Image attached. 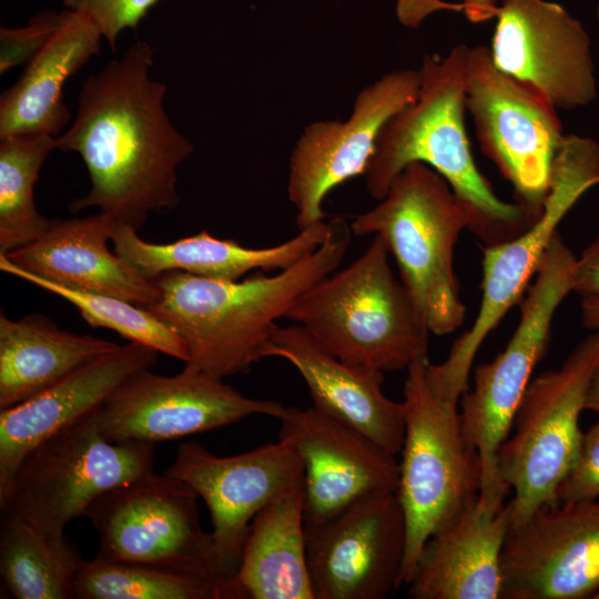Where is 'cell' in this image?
Wrapping results in <instances>:
<instances>
[{
	"instance_id": "obj_2",
	"label": "cell",
	"mask_w": 599,
	"mask_h": 599,
	"mask_svg": "<svg viewBox=\"0 0 599 599\" xmlns=\"http://www.w3.org/2000/svg\"><path fill=\"white\" fill-rule=\"evenodd\" d=\"M352 230L343 219L329 221L325 241L312 253L274 275L263 271L242 281H221L182 271L153 280L159 300L146 306L185 343V367L224 378L250 372L276 321L312 285L343 261Z\"/></svg>"
},
{
	"instance_id": "obj_20",
	"label": "cell",
	"mask_w": 599,
	"mask_h": 599,
	"mask_svg": "<svg viewBox=\"0 0 599 599\" xmlns=\"http://www.w3.org/2000/svg\"><path fill=\"white\" fill-rule=\"evenodd\" d=\"M261 355L292 364L306 383L317 410L358 430L390 454H400L404 405L384 394L385 373L336 357L298 324L276 325Z\"/></svg>"
},
{
	"instance_id": "obj_19",
	"label": "cell",
	"mask_w": 599,
	"mask_h": 599,
	"mask_svg": "<svg viewBox=\"0 0 599 599\" xmlns=\"http://www.w3.org/2000/svg\"><path fill=\"white\" fill-rule=\"evenodd\" d=\"M278 438L304 467L305 526L317 525L374 495L396 493L399 461L358 430L317 410L284 407Z\"/></svg>"
},
{
	"instance_id": "obj_3",
	"label": "cell",
	"mask_w": 599,
	"mask_h": 599,
	"mask_svg": "<svg viewBox=\"0 0 599 599\" xmlns=\"http://www.w3.org/2000/svg\"><path fill=\"white\" fill-rule=\"evenodd\" d=\"M468 53L458 44L444 58H423L418 97L383 125L364 175L369 195L379 201L408 164H427L451 186L468 230L490 246L516 237L536 219L498 197L475 163L465 128Z\"/></svg>"
},
{
	"instance_id": "obj_35",
	"label": "cell",
	"mask_w": 599,
	"mask_h": 599,
	"mask_svg": "<svg viewBox=\"0 0 599 599\" xmlns=\"http://www.w3.org/2000/svg\"><path fill=\"white\" fill-rule=\"evenodd\" d=\"M572 292L580 296L599 297V233L577 256Z\"/></svg>"
},
{
	"instance_id": "obj_22",
	"label": "cell",
	"mask_w": 599,
	"mask_h": 599,
	"mask_svg": "<svg viewBox=\"0 0 599 599\" xmlns=\"http://www.w3.org/2000/svg\"><path fill=\"white\" fill-rule=\"evenodd\" d=\"M116 223L103 212L54 219L38 240L1 255L23 271L59 285L150 306L160 297L156 284L108 248Z\"/></svg>"
},
{
	"instance_id": "obj_24",
	"label": "cell",
	"mask_w": 599,
	"mask_h": 599,
	"mask_svg": "<svg viewBox=\"0 0 599 599\" xmlns=\"http://www.w3.org/2000/svg\"><path fill=\"white\" fill-rule=\"evenodd\" d=\"M136 230L116 223L111 241L114 253L140 275L153 281L167 271L196 276L238 281L250 272L282 271L316 250L329 232V222L321 221L275 246L253 248L234 240H221L206 231L172 243L156 244L141 240Z\"/></svg>"
},
{
	"instance_id": "obj_29",
	"label": "cell",
	"mask_w": 599,
	"mask_h": 599,
	"mask_svg": "<svg viewBox=\"0 0 599 599\" xmlns=\"http://www.w3.org/2000/svg\"><path fill=\"white\" fill-rule=\"evenodd\" d=\"M78 599H241L235 578L112 562L95 557L78 571Z\"/></svg>"
},
{
	"instance_id": "obj_9",
	"label": "cell",
	"mask_w": 599,
	"mask_h": 599,
	"mask_svg": "<svg viewBox=\"0 0 599 599\" xmlns=\"http://www.w3.org/2000/svg\"><path fill=\"white\" fill-rule=\"evenodd\" d=\"M599 358V331L579 342L559 368L531 378L497 450L501 480L514 490L510 528L521 526L544 505L573 466L583 433L579 416ZM509 432V433H510Z\"/></svg>"
},
{
	"instance_id": "obj_26",
	"label": "cell",
	"mask_w": 599,
	"mask_h": 599,
	"mask_svg": "<svg viewBox=\"0 0 599 599\" xmlns=\"http://www.w3.org/2000/svg\"><path fill=\"white\" fill-rule=\"evenodd\" d=\"M120 347L114 342L59 328L29 314L0 316V409L20 404L78 368Z\"/></svg>"
},
{
	"instance_id": "obj_23",
	"label": "cell",
	"mask_w": 599,
	"mask_h": 599,
	"mask_svg": "<svg viewBox=\"0 0 599 599\" xmlns=\"http://www.w3.org/2000/svg\"><path fill=\"white\" fill-rule=\"evenodd\" d=\"M510 525L509 501L488 509L477 500L428 538L407 585L409 597L500 598V556Z\"/></svg>"
},
{
	"instance_id": "obj_5",
	"label": "cell",
	"mask_w": 599,
	"mask_h": 599,
	"mask_svg": "<svg viewBox=\"0 0 599 599\" xmlns=\"http://www.w3.org/2000/svg\"><path fill=\"white\" fill-rule=\"evenodd\" d=\"M465 229L467 214L451 186L423 162L402 170L379 203L351 226L355 235L384 238L424 324L437 336L465 321L454 268V250Z\"/></svg>"
},
{
	"instance_id": "obj_31",
	"label": "cell",
	"mask_w": 599,
	"mask_h": 599,
	"mask_svg": "<svg viewBox=\"0 0 599 599\" xmlns=\"http://www.w3.org/2000/svg\"><path fill=\"white\" fill-rule=\"evenodd\" d=\"M0 270L64 298L92 327L112 329L129 342L150 346L184 363L189 359L184 341L144 306L112 295L59 285L23 271L4 255H0Z\"/></svg>"
},
{
	"instance_id": "obj_39",
	"label": "cell",
	"mask_w": 599,
	"mask_h": 599,
	"mask_svg": "<svg viewBox=\"0 0 599 599\" xmlns=\"http://www.w3.org/2000/svg\"><path fill=\"white\" fill-rule=\"evenodd\" d=\"M591 598L599 599V591H597Z\"/></svg>"
},
{
	"instance_id": "obj_37",
	"label": "cell",
	"mask_w": 599,
	"mask_h": 599,
	"mask_svg": "<svg viewBox=\"0 0 599 599\" xmlns=\"http://www.w3.org/2000/svg\"><path fill=\"white\" fill-rule=\"evenodd\" d=\"M581 324L592 332L599 331V297L581 296Z\"/></svg>"
},
{
	"instance_id": "obj_13",
	"label": "cell",
	"mask_w": 599,
	"mask_h": 599,
	"mask_svg": "<svg viewBox=\"0 0 599 599\" xmlns=\"http://www.w3.org/2000/svg\"><path fill=\"white\" fill-rule=\"evenodd\" d=\"M284 405L242 395L223 378L185 367L174 376L143 368L129 375L98 408L111 441L155 444L209 432L251 415L280 418Z\"/></svg>"
},
{
	"instance_id": "obj_8",
	"label": "cell",
	"mask_w": 599,
	"mask_h": 599,
	"mask_svg": "<svg viewBox=\"0 0 599 599\" xmlns=\"http://www.w3.org/2000/svg\"><path fill=\"white\" fill-rule=\"evenodd\" d=\"M599 185V143L566 135L557 154L550 190L541 214L516 237L481 246V303L471 327L451 345L439 364H426V379L441 400L458 405L468 388L475 356L509 309L519 305L529 282L558 233L557 227L578 200Z\"/></svg>"
},
{
	"instance_id": "obj_10",
	"label": "cell",
	"mask_w": 599,
	"mask_h": 599,
	"mask_svg": "<svg viewBox=\"0 0 599 599\" xmlns=\"http://www.w3.org/2000/svg\"><path fill=\"white\" fill-rule=\"evenodd\" d=\"M153 444L109 440L97 408L28 455L1 514L62 534L100 496L153 471Z\"/></svg>"
},
{
	"instance_id": "obj_16",
	"label": "cell",
	"mask_w": 599,
	"mask_h": 599,
	"mask_svg": "<svg viewBox=\"0 0 599 599\" xmlns=\"http://www.w3.org/2000/svg\"><path fill=\"white\" fill-rule=\"evenodd\" d=\"M419 87V70L392 71L357 94L345 121H317L304 129L290 158L287 182L298 230L324 221L322 203L334 187L365 174L380 129L417 99Z\"/></svg>"
},
{
	"instance_id": "obj_27",
	"label": "cell",
	"mask_w": 599,
	"mask_h": 599,
	"mask_svg": "<svg viewBox=\"0 0 599 599\" xmlns=\"http://www.w3.org/2000/svg\"><path fill=\"white\" fill-rule=\"evenodd\" d=\"M235 581L241 599H314L306 561L304 485L255 515Z\"/></svg>"
},
{
	"instance_id": "obj_6",
	"label": "cell",
	"mask_w": 599,
	"mask_h": 599,
	"mask_svg": "<svg viewBox=\"0 0 599 599\" xmlns=\"http://www.w3.org/2000/svg\"><path fill=\"white\" fill-rule=\"evenodd\" d=\"M576 262L577 256L556 234L519 304L511 338L494 359L476 367L473 387L459 399L464 437L480 460L481 507L497 509L505 504L509 488L498 471L497 450L509 435L535 367L547 353L555 313L572 292Z\"/></svg>"
},
{
	"instance_id": "obj_21",
	"label": "cell",
	"mask_w": 599,
	"mask_h": 599,
	"mask_svg": "<svg viewBox=\"0 0 599 599\" xmlns=\"http://www.w3.org/2000/svg\"><path fill=\"white\" fill-rule=\"evenodd\" d=\"M158 351L134 342L72 372L35 396L0 409V504L28 455L99 408L129 375L152 367Z\"/></svg>"
},
{
	"instance_id": "obj_1",
	"label": "cell",
	"mask_w": 599,
	"mask_h": 599,
	"mask_svg": "<svg viewBox=\"0 0 599 599\" xmlns=\"http://www.w3.org/2000/svg\"><path fill=\"white\" fill-rule=\"evenodd\" d=\"M152 64V48L138 40L83 82L75 119L57 138V149L81 155L91 180L71 212L95 206L138 231L150 212L179 203L176 170L194 148L171 123Z\"/></svg>"
},
{
	"instance_id": "obj_14",
	"label": "cell",
	"mask_w": 599,
	"mask_h": 599,
	"mask_svg": "<svg viewBox=\"0 0 599 599\" xmlns=\"http://www.w3.org/2000/svg\"><path fill=\"white\" fill-rule=\"evenodd\" d=\"M165 474L186 483L206 505L219 571L235 578L255 515L304 485L303 461L284 438L234 456H217L197 441L179 446Z\"/></svg>"
},
{
	"instance_id": "obj_30",
	"label": "cell",
	"mask_w": 599,
	"mask_h": 599,
	"mask_svg": "<svg viewBox=\"0 0 599 599\" xmlns=\"http://www.w3.org/2000/svg\"><path fill=\"white\" fill-rule=\"evenodd\" d=\"M57 138L14 134L0 138V255L38 240L50 221L34 204L33 187Z\"/></svg>"
},
{
	"instance_id": "obj_38",
	"label": "cell",
	"mask_w": 599,
	"mask_h": 599,
	"mask_svg": "<svg viewBox=\"0 0 599 599\" xmlns=\"http://www.w3.org/2000/svg\"><path fill=\"white\" fill-rule=\"evenodd\" d=\"M583 408L595 412L599 417V358L589 379Z\"/></svg>"
},
{
	"instance_id": "obj_11",
	"label": "cell",
	"mask_w": 599,
	"mask_h": 599,
	"mask_svg": "<svg viewBox=\"0 0 599 599\" xmlns=\"http://www.w3.org/2000/svg\"><path fill=\"white\" fill-rule=\"evenodd\" d=\"M466 111L483 152L511 184L516 203L537 219L566 138L557 108L498 69L488 48L476 45L468 53Z\"/></svg>"
},
{
	"instance_id": "obj_4",
	"label": "cell",
	"mask_w": 599,
	"mask_h": 599,
	"mask_svg": "<svg viewBox=\"0 0 599 599\" xmlns=\"http://www.w3.org/2000/svg\"><path fill=\"white\" fill-rule=\"evenodd\" d=\"M384 238L374 235L347 267L328 274L286 312L336 357L383 373L427 357L429 331L389 265Z\"/></svg>"
},
{
	"instance_id": "obj_36",
	"label": "cell",
	"mask_w": 599,
	"mask_h": 599,
	"mask_svg": "<svg viewBox=\"0 0 599 599\" xmlns=\"http://www.w3.org/2000/svg\"><path fill=\"white\" fill-rule=\"evenodd\" d=\"M460 9L471 22H483L496 17L497 0H461Z\"/></svg>"
},
{
	"instance_id": "obj_28",
	"label": "cell",
	"mask_w": 599,
	"mask_h": 599,
	"mask_svg": "<svg viewBox=\"0 0 599 599\" xmlns=\"http://www.w3.org/2000/svg\"><path fill=\"white\" fill-rule=\"evenodd\" d=\"M82 559L64 532H51L1 514L2 587L17 599L74 598Z\"/></svg>"
},
{
	"instance_id": "obj_33",
	"label": "cell",
	"mask_w": 599,
	"mask_h": 599,
	"mask_svg": "<svg viewBox=\"0 0 599 599\" xmlns=\"http://www.w3.org/2000/svg\"><path fill=\"white\" fill-rule=\"evenodd\" d=\"M62 21V11H42L21 28H0V73L28 63L51 39Z\"/></svg>"
},
{
	"instance_id": "obj_40",
	"label": "cell",
	"mask_w": 599,
	"mask_h": 599,
	"mask_svg": "<svg viewBox=\"0 0 599 599\" xmlns=\"http://www.w3.org/2000/svg\"><path fill=\"white\" fill-rule=\"evenodd\" d=\"M597 14H598V18H599V2H598Z\"/></svg>"
},
{
	"instance_id": "obj_32",
	"label": "cell",
	"mask_w": 599,
	"mask_h": 599,
	"mask_svg": "<svg viewBox=\"0 0 599 599\" xmlns=\"http://www.w3.org/2000/svg\"><path fill=\"white\" fill-rule=\"evenodd\" d=\"M159 0H62L67 9L88 17L115 51L119 35L135 30Z\"/></svg>"
},
{
	"instance_id": "obj_12",
	"label": "cell",
	"mask_w": 599,
	"mask_h": 599,
	"mask_svg": "<svg viewBox=\"0 0 599 599\" xmlns=\"http://www.w3.org/2000/svg\"><path fill=\"white\" fill-rule=\"evenodd\" d=\"M199 498L183 480L154 471L105 493L85 514L99 537L97 557L176 572L222 575L212 535L201 526Z\"/></svg>"
},
{
	"instance_id": "obj_17",
	"label": "cell",
	"mask_w": 599,
	"mask_h": 599,
	"mask_svg": "<svg viewBox=\"0 0 599 599\" xmlns=\"http://www.w3.org/2000/svg\"><path fill=\"white\" fill-rule=\"evenodd\" d=\"M502 599H580L599 591V499L538 508L510 528L500 556Z\"/></svg>"
},
{
	"instance_id": "obj_7",
	"label": "cell",
	"mask_w": 599,
	"mask_h": 599,
	"mask_svg": "<svg viewBox=\"0 0 599 599\" xmlns=\"http://www.w3.org/2000/svg\"><path fill=\"white\" fill-rule=\"evenodd\" d=\"M428 358L408 366L405 436L396 495L406 521L402 586H407L428 538L479 497L478 454L466 441L456 404L439 399L426 379Z\"/></svg>"
},
{
	"instance_id": "obj_34",
	"label": "cell",
	"mask_w": 599,
	"mask_h": 599,
	"mask_svg": "<svg viewBox=\"0 0 599 599\" xmlns=\"http://www.w3.org/2000/svg\"><path fill=\"white\" fill-rule=\"evenodd\" d=\"M558 502L599 499V418L583 433L578 457L558 486Z\"/></svg>"
},
{
	"instance_id": "obj_18",
	"label": "cell",
	"mask_w": 599,
	"mask_h": 599,
	"mask_svg": "<svg viewBox=\"0 0 599 599\" xmlns=\"http://www.w3.org/2000/svg\"><path fill=\"white\" fill-rule=\"evenodd\" d=\"M490 54L502 72L540 91L557 109L596 100L590 39L580 21L547 0H501Z\"/></svg>"
},
{
	"instance_id": "obj_15",
	"label": "cell",
	"mask_w": 599,
	"mask_h": 599,
	"mask_svg": "<svg viewBox=\"0 0 599 599\" xmlns=\"http://www.w3.org/2000/svg\"><path fill=\"white\" fill-rule=\"evenodd\" d=\"M406 521L396 493L366 497L305 526L314 599H384L402 586Z\"/></svg>"
},
{
	"instance_id": "obj_25",
	"label": "cell",
	"mask_w": 599,
	"mask_h": 599,
	"mask_svg": "<svg viewBox=\"0 0 599 599\" xmlns=\"http://www.w3.org/2000/svg\"><path fill=\"white\" fill-rule=\"evenodd\" d=\"M102 34L84 14L62 11V21L27 63L19 80L0 98V138L14 134L55 136L70 120L63 85L100 51Z\"/></svg>"
}]
</instances>
